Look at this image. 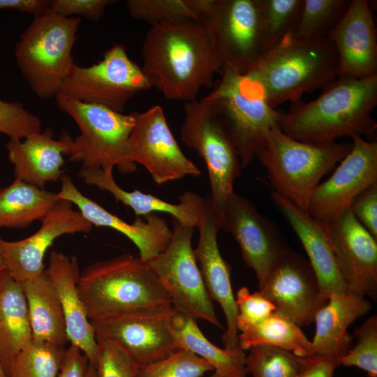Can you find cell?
<instances>
[{
  "label": "cell",
  "instance_id": "obj_1",
  "mask_svg": "<svg viewBox=\"0 0 377 377\" xmlns=\"http://www.w3.org/2000/svg\"><path fill=\"white\" fill-rule=\"evenodd\" d=\"M141 54L144 73L168 100H196L223 68L211 35L199 21L151 26Z\"/></svg>",
  "mask_w": 377,
  "mask_h": 377
},
{
  "label": "cell",
  "instance_id": "obj_2",
  "mask_svg": "<svg viewBox=\"0 0 377 377\" xmlns=\"http://www.w3.org/2000/svg\"><path fill=\"white\" fill-rule=\"evenodd\" d=\"M377 105V75L360 79L339 76L314 100L291 103L281 130L304 142H335L363 135L374 141L377 124L371 113Z\"/></svg>",
  "mask_w": 377,
  "mask_h": 377
},
{
  "label": "cell",
  "instance_id": "obj_3",
  "mask_svg": "<svg viewBox=\"0 0 377 377\" xmlns=\"http://www.w3.org/2000/svg\"><path fill=\"white\" fill-rule=\"evenodd\" d=\"M246 73L261 85L273 108L323 89L339 77L337 49L328 38L285 37Z\"/></svg>",
  "mask_w": 377,
  "mask_h": 377
},
{
  "label": "cell",
  "instance_id": "obj_4",
  "mask_svg": "<svg viewBox=\"0 0 377 377\" xmlns=\"http://www.w3.org/2000/svg\"><path fill=\"white\" fill-rule=\"evenodd\" d=\"M77 288L89 320L172 306L168 294L147 263L127 253L85 267Z\"/></svg>",
  "mask_w": 377,
  "mask_h": 377
},
{
  "label": "cell",
  "instance_id": "obj_5",
  "mask_svg": "<svg viewBox=\"0 0 377 377\" xmlns=\"http://www.w3.org/2000/svg\"><path fill=\"white\" fill-rule=\"evenodd\" d=\"M353 148L351 142L297 140L274 128L256 155L267 172L272 190L306 211L320 179Z\"/></svg>",
  "mask_w": 377,
  "mask_h": 377
},
{
  "label": "cell",
  "instance_id": "obj_6",
  "mask_svg": "<svg viewBox=\"0 0 377 377\" xmlns=\"http://www.w3.org/2000/svg\"><path fill=\"white\" fill-rule=\"evenodd\" d=\"M80 18L49 9L34 17L15 46L17 65L40 98H55L75 64L72 50Z\"/></svg>",
  "mask_w": 377,
  "mask_h": 377
},
{
  "label": "cell",
  "instance_id": "obj_7",
  "mask_svg": "<svg viewBox=\"0 0 377 377\" xmlns=\"http://www.w3.org/2000/svg\"><path fill=\"white\" fill-rule=\"evenodd\" d=\"M219 75L206 98L230 129L244 168L263 147L268 131L281 129L284 112L269 105L260 84L248 73L223 67Z\"/></svg>",
  "mask_w": 377,
  "mask_h": 377
},
{
  "label": "cell",
  "instance_id": "obj_8",
  "mask_svg": "<svg viewBox=\"0 0 377 377\" xmlns=\"http://www.w3.org/2000/svg\"><path fill=\"white\" fill-rule=\"evenodd\" d=\"M60 110L77 124L80 134L72 138L67 156L82 168L121 173L136 168L126 159V147L136 121V112L125 114L105 107L79 101L59 92L55 96Z\"/></svg>",
  "mask_w": 377,
  "mask_h": 377
},
{
  "label": "cell",
  "instance_id": "obj_9",
  "mask_svg": "<svg viewBox=\"0 0 377 377\" xmlns=\"http://www.w3.org/2000/svg\"><path fill=\"white\" fill-rule=\"evenodd\" d=\"M181 140L195 151L206 164L215 216L221 212L242 165L233 137L213 103L206 98L184 103Z\"/></svg>",
  "mask_w": 377,
  "mask_h": 377
},
{
  "label": "cell",
  "instance_id": "obj_10",
  "mask_svg": "<svg viewBox=\"0 0 377 377\" xmlns=\"http://www.w3.org/2000/svg\"><path fill=\"white\" fill-rule=\"evenodd\" d=\"M193 229L172 218V236L168 246L146 262L166 290L175 310L221 329L223 327L205 288L192 247Z\"/></svg>",
  "mask_w": 377,
  "mask_h": 377
},
{
  "label": "cell",
  "instance_id": "obj_11",
  "mask_svg": "<svg viewBox=\"0 0 377 377\" xmlns=\"http://www.w3.org/2000/svg\"><path fill=\"white\" fill-rule=\"evenodd\" d=\"M152 84L121 44H113L101 60L87 67L75 64L60 91L81 102L122 113L128 102Z\"/></svg>",
  "mask_w": 377,
  "mask_h": 377
},
{
  "label": "cell",
  "instance_id": "obj_12",
  "mask_svg": "<svg viewBox=\"0 0 377 377\" xmlns=\"http://www.w3.org/2000/svg\"><path fill=\"white\" fill-rule=\"evenodd\" d=\"M201 22L223 68L245 73L267 51L259 0H214Z\"/></svg>",
  "mask_w": 377,
  "mask_h": 377
},
{
  "label": "cell",
  "instance_id": "obj_13",
  "mask_svg": "<svg viewBox=\"0 0 377 377\" xmlns=\"http://www.w3.org/2000/svg\"><path fill=\"white\" fill-rule=\"evenodd\" d=\"M125 155L130 165L144 166L158 185L200 175L198 168L181 150L159 105L136 112Z\"/></svg>",
  "mask_w": 377,
  "mask_h": 377
},
{
  "label": "cell",
  "instance_id": "obj_14",
  "mask_svg": "<svg viewBox=\"0 0 377 377\" xmlns=\"http://www.w3.org/2000/svg\"><path fill=\"white\" fill-rule=\"evenodd\" d=\"M258 287L259 292L274 304L275 312L300 327L313 322L316 312L328 299L309 261L286 247Z\"/></svg>",
  "mask_w": 377,
  "mask_h": 377
},
{
  "label": "cell",
  "instance_id": "obj_15",
  "mask_svg": "<svg viewBox=\"0 0 377 377\" xmlns=\"http://www.w3.org/2000/svg\"><path fill=\"white\" fill-rule=\"evenodd\" d=\"M172 306L144 309L90 320L96 337L123 348L139 366L179 350L170 327Z\"/></svg>",
  "mask_w": 377,
  "mask_h": 377
},
{
  "label": "cell",
  "instance_id": "obj_16",
  "mask_svg": "<svg viewBox=\"0 0 377 377\" xmlns=\"http://www.w3.org/2000/svg\"><path fill=\"white\" fill-rule=\"evenodd\" d=\"M332 175L313 191L306 212L314 219L331 223L350 208L353 200L377 182V142L362 137Z\"/></svg>",
  "mask_w": 377,
  "mask_h": 377
},
{
  "label": "cell",
  "instance_id": "obj_17",
  "mask_svg": "<svg viewBox=\"0 0 377 377\" xmlns=\"http://www.w3.org/2000/svg\"><path fill=\"white\" fill-rule=\"evenodd\" d=\"M33 235L17 241L0 240V255L9 275L20 283L35 279L45 270L44 258L54 242L64 235L89 233L93 226L73 204L59 200Z\"/></svg>",
  "mask_w": 377,
  "mask_h": 377
},
{
  "label": "cell",
  "instance_id": "obj_18",
  "mask_svg": "<svg viewBox=\"0 0 377 377\" xmlns=\"http://www.w3.org/2000/svg\"><path fill=\"white\" fill-rule=\"evenodd\" d=\"M216 219L219 228L233 236L245 264L260 282L285 248L278 228L235 191L227 197Z\"/></svg>",
  "mask_w": 377,
  "mask_h": 377
},
{
  "label": "cell",
  "instance_id": "obj_19",
  "mask_svg": "<svg viewBox=\"0 0 377 377\" xmlns=\"http://www.w3.org/2000/svg\"><path fill=\"white\" fill-rule=\"evenodd\" d=\"M330 237L347 292L376 299L377 239L348 209L329 224Z\"/></svg>",
  "mask_w": 377,
  "mask_h": 377
},
{
  "label": "cell",
  "instance_id": "obj_20",
  "mask_svg": "<svg viewBox=\"0 0 377 377\" xmlns=\"http://www.w3.org/2000/svg\"><path fill=\"white\" fill-rule=\"evenodd\" d=\"M196 228L199 239L194 249L195 256L207 292L212 301L219 303L226 320V329L222 335L224 348L235 352L244 351L238 341V312L231 285L230 266L219 248V228L209 195L206 197L205 209Z\"/></svg>",
  "mask_w": 377,
  "mask_h": 377
},
{
  "label": "cell",
  "instance_id": "obj_21",
  "mask_svg": "<svg viewBox=\"0 0 377 377\" xmlns=\"http://www.w3.org/2000/svg\"><path fill=\"white\" fill-rule=\"evenodd\" d=\"M61 182V189L57 193L59 200L75 205L93 226L110 228L123 234L137 247L142 260H150L168 246L172 230L163 217L152 213L144 216V219L136 217L133 223H127L85 196L74 184L70 175L64 174Z\"/></svg>",
  "mask_w": 377,
  "mask_h": 377
},
{
  "label": "cell",
  "instance_id": "obj_22",
  "mask_svg": "<svg viewBox=\"0 0 377 377\" xmlns=\"http://www.w3.org/2000/svg\"><path fill=\"white\" fill-rule=\"evenodd\" d=\"M328 38L339 58V76L363 79L377 75V37L370 3L350 0Z\"/></svg>",
  "mask_w": 377,
  "mask_h": 377
},
{
  "label": "cell",
  "instance_id": "obj_23",
  "mask_svg": "<svg viewBox=\"0 0 377 377\" xmlns=\"http://www.w3.org/2000/svg\"><path fill=\"white\" fill-rule=\"evenodd\" d=\"M271 196L301 242L324 295L328 298L334 293L346 291L329 224L313 219L306 211L272 190Z\"/></svg>",
  "mask_w": 377,
  "mask_h": 377
},
{
  "label": "cell",
  "instance_id": "obj_24",
  "mask_svg": "<svg viewBox=\"0 0 377 377\" xmlns=\"http://www.w3.org/2000/svg\"><path fill=\"white\" fill-rule=\"evenodd\" d=\"M45 272L60 301L68 341L78 347L94 366L97 357L96 337L78 291L80 272L77 258L52 251Z\"/></svg>",
  "mask_w": 377,
  "mask_h": 377
},
{
  "label": "cell",
  "instance_id": "obj_25",
  "mask_svg": "<svg viewBox=\"0 0 377 377\" xmlns=\"http://www.w3.org/2000/svg\"><path fill=\"white\" fill-rule=\"evenodd\" d=\"M72 138L64 133L53 138L50 128L24 139H9L6 145L15 178L44 188L45 184L61 179L64 174V155H67Z\"/></svg>",
  "mask_w": 377,
  "mask_h": 377
},
{
  "label": "cell",
  "instance_id": "obj_26",
  "mask_svg": "<svg viewBox=\"0 0 377 377\" xmlns=\"http://www.w3.org/2000/svg\"><path fill=\"white\" fill-rule=\"evenodd\" d=\"M371 309L365 299L347 291L331 294L316 312V331L311 341L310 355L338 358L350 349L353 337L349 326Z\"/></svg>",
  "mask_w": 377,
  "mask_h": 377
},
{
  "label": "cell",
  "instance_id": "obj_27",
  "mask_svg": "<svg viewBox=\"0 0 377 377\" xmlns=\"http://www.w3.org/2000/svg\"><path fill=\"white\" fill-rule=\"evenodd\" d=\"M79 176L89 185L109 192L117 202L131 208L136 217H143L155 212L170 214L182 224L197 227L205 209L206 198L191 192H184L179 197V202L172 204L138 189L127 191L115 182L112 172L98 168H81Z\"/></svg>",
  "mask_w": 377,
  "mask_h": 377
},
{
  "label": "cell",
  "instance_id": "obj_28",
  "mask_svg": "<svg viewBox=\"0 0 377 377\" xmlns=\"http://www.w3.org/2000/svg\"><path fill=\"white\" fill-rule=\"evenodd\" d=\"M31 341L32 332L22 285L6 270L0 273V361L6 371L15 355Z\"/></svg>",
  "mask_w": 377,
  "mask_h": 377
},
{
  "label": "cell",
  "instance_id": "obj_29",
  "mask_svg": "<svg viewBox=\"0 0 377 377\" xmlns=\"http://www.w3.org/2000/svg\"><path fill=\"white\" fill-rule=\"evenodd\" d=\"M22 285L27 302L32 340L65 347L68 339L64 313L45 270Z\"/></svg>",
  "mask_w": 377,
  "mask_h": 377
},
{
  "label": "cell",
  "instance_id": "obj_30",
  "mask_svg": "<svg viewBox=\"0 0 377 377\" xmlns=\"http://www.w3.org/2000/svg\"><path fill=\"white\" fill-rule=\"evenodd\" d=\"M170 327L179 350L202 358L224 377L246 376L244 352L216 346L204 335L195 320L172 307Z\"/></svg>",
  "mask_w": 377,
  "mask_h": 377
},
{
  "label": "cell",
  "instance_id": "obj_31",
  "mask_svg": "<svg viewBox=\"0 0 377 377\" xmlns=\"http://www.w3.org/2000/svg\"><path fill=\"white\" fill-rule=\"evenodd\" d=\"M57 193L20 179L0 188V228H24L42 221L59 201Z\"/></svg>",
  "mask_w": 377,
  "mask_h": 377
},
{
  "label": "cell",
  "instance_id": "obj_32",
  "mask_svg": "<svg viewBox=\"0 0 377 377\" xmlns=\"http://www.w3.org/2000/svg\"><path fill=\"white\" fill-rule=\"evenodd\" d=\"M239 332V345L243 350L258 345H269L290 351L300 357L309 355L311 353V341L300 327L275 311Z\"/></svg>",
  "mask_w": 377,
  "mask_h": 377
},
{
  "label": "cell",
  "instance_id": "obj_33",
  "mask_svg": "<svg viewBox=\"0 0 377 377\" xmlns=\"http://www.w3.org/2000/svg\"><path fill=\"white\" fill-rule=\"evenodd\" d=\"M66 355L65 347L32 340L10 361L8 377H57Z\"/></svg>",
  "mask_w": 377,
  "mask_h": 377
},
{
  "label": "cell",
  "instance_id": "obj_34",
  "mask_svg": "<svg viewBox=\"0 0 377 377\" xmlns=\"http://www.w3.org/2000/svg\"><path fill=\"white\" fill-rule=\"evenodd\" d=\"M350 0H304L298 20L287 36L293 38H323L336 27Z\"/></svg>",
  "mask_w": 377,
  "mask_h": 377
},
{
  "label": "cell",
  "instance_id": "obj_35",
  "mask_svg": "<svg viewBox=\"0 0 377 377\" xmlns=\"http://www.w3.org/2000/svg\"><path fill=\"white\" fill-rule=\"evenodd\" d=\"M245 357L246 374L253 377H297L301 358L284 349L258 345Z\"/></svg>",
  "mask_w": 377,
  "mask_h": 377
},
{
  "label": "cell",
  "instance_id": "obj_36",
  "mask_svg": "<svg viewBox=\"0 0 377 377\" xmlns=\"http://www.w3.org/2000/svg\"><path fill=\"white\" fill-rule=\"evenodd\" d=\"M126 8L135 19L151 26L186 21H200L191 0H128Z\"/></svg>",
  "mask_w": 377,
  "mask_h": 377
},
{
  "label": "cell",
  "instance_id": "obj_37",
  "mask_svg": "<svg viewBox=\"0 0 377 377\" xmlns=\"http://www.w3.org/2000/svg\"><path fill=\"white\" fill-rule=\"evenodd\" d=\"M267 50L294 29L304 0H259Z\"/></svg>",
  "mask_w": 377,
  "mask_h": 377
},
{
  "label": "cell",
  "instance_id": "obj_38",
  "mask_svg": "<svg viewBox=\"0 0 377 377\" xmlns=\"http://www.w3.org/2000/svg\"><path fill=\"white\" fill-rule=\"evenodd\" d=\"M214 368L194 353L178 350L155 362L138 367V377H202Z\"/></svg>",
  "mask_w": 377,
  "mask_h": 377
},
{
  "label": "cell",
  "instance_id": "obj_39",
  "mask_svg": "<svg viewBox=\"0 0 377 377\" xmlns=\"http://www.w3.org/2000/svg\"><path fill=\"white\" fill-rule=\"evenodd\" d=\"M357 342L348 352L337 358L339 366L356 367L377 377V316L367 318L354 332Z\"/></svg>",
  "mask_w": 377,
  "mask_h": 377
},
{
  "label": "cell",
  "instance_id": "obj_40",
  "mask_svg": "<svg viewBox=\"0 0 377 377\" xmlns=\"http://www.w3.org/2000/svg\"><path fill=\"white\" fill-rule=\"evenodd\" d=\"M97 357L94 365L98 377H138V367L115 343L96 337Z\"/></svg>",
  "mask_w": 377,
  "mask_h": 377
},
{
  "label": "cell",
  "instance_id": "obj_41",
  "mask_svg": "<svg viewBox=\"0 0 377 377\" xmlns=\"http://www.w3.org/2000/svg\"><path fill=\"white\" fill-rule=\"evenodd\" d=\"M41 131L40 119L22 103L0 99V133L22 140Z\"/></svg>",
  "mask_w": 377,
  "mask_h": 377
},
{
  "label": "cell",
  "instance_id": "obj_42",
  "mask_svg": "<svg viewBox=\"0 0 377 377\" xmlns=\"http://www.w3.org/2000/svg\"><path fill=\"white\" fill-rule=\"evenodd\" d=\"M235 302L238 312V332L264 320L276 311L274 304L259 291L251 293L245 286L237 290Z\"/></svg>",
  "mask_w": 377,
  "mask_h": 377
},
{
  "label": "cell",
  "instance_id": "obj_43",
  "mask_svg": "<svg viewBox=\"0 0 377 377\" xmlns=\"http://www.w3.org/2000/svg\"><path fill=\"white\" fill-rule=\"evenodd\" d=\"M114 0H50L49 10L63 17H83L97 21Z\"/></svg>",
  "mask_w": 377,
  "mask_h": 377
},
{
  "label": "cell",
  "instance_id": "obj_44",
  "mask_svg": "<svg viewBox=\"0 0 377 377\" xmlns=\"http://www.w3.org/2000/svg\"><path fill=\"white\" fill-rule=\"evenodd\" d=\"M350 209L357 221L377 239V182L360 193Z\"/></svg>",
  "mask_w": 377,
  "mask_h": 377
},
{
  "label": "cell",
  "instance_id": "obj_45",
  "mask_svg": "<svg viewBox=\"0 0 377 377\" xmlns=\"http://www.w3.org/2000/svg\"><path fill=\"white\" fill-rule=\"evenodd\" d=\"M297 377H333L339 366L337 358L330 356L309 355L302 357Z\"/></svg>",
  "mask_w": 377,
  "mask_h": 377
},
{
  "label": "cell",
  "instance_id": "obj_46",
  "mask_svg": "<svg viewBox=\"0 0 377 377\" xmlns=\"http://www.w3.org/2000/svg\"><path fill=\"white\" fill-rule=\"evenodd\" d=\"M89 360L81 350L72 344L66 349V358L57 377H86Z\"/></svg>",
  "mask_w": 377,
  "mask_h": 377
},
{
  "label": "cell",
  "instance_id": "obj_47",
  "mask_svg": "<svg viewBox=\"0 0 377 377\" xmlns=\"http://www.w3.org/2000/svg\"><path fill=\"white\" fill-rule=\"evenodd\" d=\"M50 0H0L1 10H17L37 17L49 9Z\"/></svg>",
  "mask_w": 377,
  "mask_h": 377
},
{
  "label": "cell",
  "instance_id": "obj_48",
  "mask_svg": "<svg viewBox=\"0 0 377 377\" xmlns=\"http://www.w3.org/2000/svg\"><path fill=\"white\" fill-rule=\"evenodd\" d=\"M86 377H98L95 367L89 362Z\"/></svg>",
  "mask_w": 377,
  "mask_h": 377
},
{
  "label": "cell",
  "instance_id": "obj_49",
  "mask_svg": "<svg viewBox=\"0 0 377 377\" xmlns=\"http://www.w3.org/2000/svg\"><path fill=\"white\" fill-rule=\"evenodd\" d=\"M0 377H8V373L0 361Z\"/></svg>",
  "mask_w": 377,
  "mask_h": 377
},
{
  "label": "cell",
  "instance_id": "obj_50",
  "mask_svg": "<svg viewBox=\"0 0 377 377\" xmlns=\"http://www.w3.org/2000/svg\"><path fill=\"white\" fill-rule=\"evenodd\" d=\"M1 237H0V240H1ZM6 269L5 264H4V263H3V259H2V258H1V255H0V273L4 272V271H6Z\"/></svg>",
  "mask_w": 377,
  "mask_h": 377
},
{
  "label": "cell",
  "instance_id": "obj_51",
  "mask_svg": "<svg viewBox=\"0 0 377 377\" xmlns=\"http://www.w3.org/2000/svg\"><path fill=\"white\" fill-rule=\"evenodd\" d=\"M209 377H224V376L220 374L219 373L215 371L213 374H212Z\"/></svg>",
  "mask_w": 377,
  "mask_h": 377
}]
</instances>
